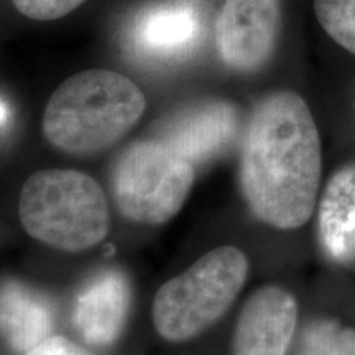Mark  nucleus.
<instances>
[{"mask_svg":"<svg viewBox=\"0 0 355 355\" xmlns=\"http://www.w3.org/2000/svg\"><path fill=\"white\" fill-rule=\"evenodd\" d=\"M8 119H10V109H8V105L0 99V128H2L6 123L8 122Z\"/></svg>","mask_w":355,"mask_h":355,"instance_id":"nucleus-17","label":"nucleus"},{"mask_svg":"<svg viewBox=\"0 0 355 355\" xmlns=\"http://www.w3.org/2000/svg\"><path fill=\"white\" fill-rule=\"evenodd\" d=\"M24 355H94L64 336H51Z\"/></svg>","mask_w":355,"mask_h":355,"instance_id":"nucleus-16","label":"nucleus"},{"mask_svg":"<svg viewBox=\"0 0 355 355\" xmlns=\"http://www.w3.org/2000/svg\"><path fill=\"white\" fill-rule=\"evenodd\" d=\"M298 322V304L279 286L255 291L241 311L234 355H286Z\"/></svg>","mask_w":355,"mask_h":355,"instance_id":"nucleus-8","label":"nucleus"},{"mask_svg":"<svg viewBox=\"0 0 355 355\" xmlns=\"http://www.w3.org/2000/svg\"><path fill=\"white\" fill-rule=\"evenodd\" d=\"M279 26V0H225L216 21L217 53L235 71L260 69L273 55Z\"/></svg>","mask_w":355,"mask_h":355,"instance_id":"nucleus-6","label":"nucleus"},{"mask_svg":"<svg viewBox=\"0 0 355 355\" xmlns=\"http://www.w3.org/2000/svg\"><path fill=\"white\" fill-rule=\"evenodd\" d=\"M247 257L219 247L166 282L153 301L155 329L170 343H184L209 329L227 313L247 279Z\"/></svg>","mask_w":355,"mask_h":355,"instance_id":"nucleus-4","label":"nucleus"},{"mask_svg":"<svg viewBox=\"0 0 355 355\" xmlns=\"http://www.w3.org/2000/svg\"><path fill=\"white\" fill-rule=\"evenodd\" d=\"M19 214L35 241L73 254L104 241L110 225L101 184L76 170L33 173L21 188Z\"/></svg>","mask_w":355,"mask_h":355,"instance_id":"nucleus-3","label":"nucleus"},{"mask_svg":"<svg viewBox=\"0 0 355 355\" xmlns=\"http://www.w3.org/2000/svg\"><path fill=\"white\" fill-rule=\"evenodd\" d=\"M201 32L199 13L188 3H162L140 13L132 26V44L141 55L171 60L193 50Z\"/></svg>","mask_w":355,"mask_h":355,"instance_id":"nucleus-11","label":"nucleus"},{"mask_svg":"<svg viewBox=\"0 0 355 355\" xmlns=\"http://www.w3.org/2000/svg\"><path fill=\"white\" fill-rule=\"evenodd\" d=\"M319 239L339 263L355 261V163L334 173L318 209Z\"/></svg>","mask_w":355,"mask_h":355,"instance_id":"nucleus-12","label":"nucleus"},{"mask_svg":"<svg viewBox=\"0 0 355 355\" xmlns=\"http://www.w3.org/2000/svg\"><path fill=\"white\" fill-rule=\"evenodd\" d=\"M296 355H355V331L331 321H318L306 327Z\"/></svg>","mask_w":355,"mask_h":355,"instance_id":"nucleus-13","label":"nucleus"},{"mask_svg":"<svg viewBox=\"0 0 355 355\" xmlns=\"http://www.w3.org/2000/svg\"><path fill=\"white\" fill-rule=\"evenodd\" d=\"M55 303L46 293L17 278L0 279V340L25 354L53 336Z\"/></svg>","mask_w":355,"mask_h":355,"instance_id":"nucleus-10","label":"nucleus"},{"mask_svg":"<svg viewBox=\"0 0 355 355\" xmlns=\"http://www.w3.org/2000/svg\"><path fill=\"white\" fill-rule=\"evenodd\" d=\"M130 306L132 286L127 273L117 266H105L79 288L71 322L84 343L107 347L125 329Z\"/></svg>","mask_w":355,"mask_h":355,"instance_id":"nucleus-7","label":"nucleus"},{"mask_svg":"<svg viewBox=\"0 0 355 355\" xmlns=\"http://www.w3.org/2000/svg\"><path fill=\"white\" fill-rule=\"evenodd\" d=\"M86 0H12L21 15L32 20L50 21L61 19L81 6Z\"/></svg>","mask_w":355,"mask_h":355,"instance_id":"nucleus-15","label":"nucleus"},{"mask_svg":"<svg viewBox=\"0 0 355 355\" xmlns=\"http://www.w3.org/2000/svg\"><path fill=\"white\" fill-rule=\"evenodd\" d=\"M196 168L162 139L139 140L115 159L110 188L128 220L165 224L184 206Z\"/></svg>","mask_w":355,"mask_h":355,"instance_id":"nucleus-5","label":"nucleus"},{"mask_svg":"<svg viewBox=\"0 0 355 355\" xmlns=\"http://www.w3.org/2000/svg\"><path fill=\"white\" fill-rule=\"evenodd\" d=\"M321 139L308 104L291 91L266 96L252 110L241 152V188L257 219L290 230L316 207Z\"/></svg>","mask_w":355,"mask_h":355,"instance_id":"nucleus-1","label":"nucleus"},{"mask_svg":"<svg viewBox=\"0 0 355 355\" xmlns=\"http://www.w3.org/2000/svg\"><path fill=\"white\" fill-rule=\"evenodd\" d=\"M314 12L326 33L355 55V0H314Z\"/></svg>","mask_w":355,"mask_h":355,"instance_id":"nucleus-14","label":"nucleus"},{"mask_svg":"<svg viewBox=\"0 0 355 355\" xmlns=\"http://www.w3.org/2000/svg\"><path fill=\"white\" fill-rule=\"evenodd\" d=\"M145 109L144 92L127 76L87 69L53 92L43 114V133L61 152L97 153L121 141Z\"/></svg>","mask_w":355,"mask_h":355,"instance_id":"nucleus-2","label":"nucleus"},{"mask_svg":"<svg viewBox=\"0 0 355 355\" xmlns=\"http://www.w3.org/2000/svg\"><path fill=\"white\" fill-rule=\"evenodd\" d=\"M237 130V109L224 101H207L176 115L159 139L196 168L224 153Z\"/></svg>","mask_w":355,"mask_h":355,"instance_id":"nucleus-9","label":"nucleus"}]
</instances>
